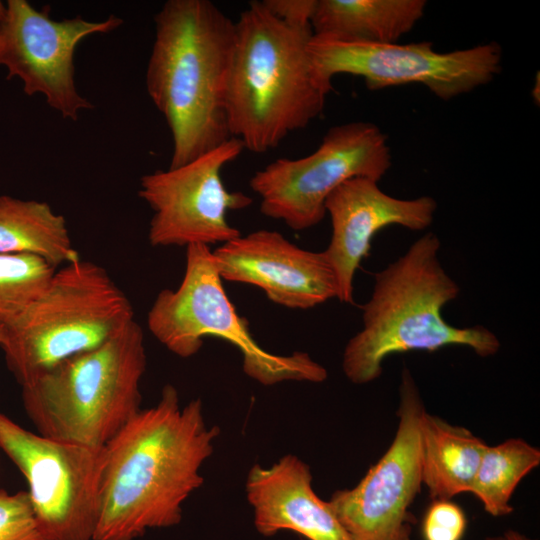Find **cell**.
<instances>
[{
	"label": "cell",
	"instance_id": "4fadbf2b",
	"mask_svg": "<svg viewBox=\"0 0 540 540\" xmlns=\"http://www.w3.org/2000/svg\"><path fill=\"white\" fill-rule=\"evenodd\" d=\"M0 25V66L7 79L18 78L28 96L41 94L63 118L76 121L93 104L75 83L74 55L79 43L93 34L109 33L122 25L115 15L101 21L81 16L55 20L50 7L35 9L25 0H8Z\"/></svg>",
	"mask_w": 540,
	"mask_h": 540
},
{
	"label": "cell",
	"instance_id": "ffe728a7",
	"mask_svg": "<svg viewBox=\"0 0 540 540\" xmlns=\"http://www.w3.org/2000/svg\"><path fill=\"white\" fill-rule=\"evenodd\" d=\"M540 464V450L522 438L486 446L470 493L484 510L501 517L514 511L510 504L520 481Z\"/></svg>",
	"mask_w": 540,
	"mask_h": 540
},
{
	"label": "cell",
	"instance_id": "9a60e30c",
	"mask_svg": "<svg viewBox=\"0 0 540 540\" xmlns=\"http://www.w3.org/2000/svg\"><path fill=\"white\" fill-rule=\"evenodd\" d=\"M436 210L431 196L396 198L368 178H352L337 187L325 202L332 233L324 250L336 277L337 299L353 302L356 270L368 256L377 232L390 225L424 230L433 223Z\"/></svg>",
	"mask_w": 540,
	"mask_h": 540
},
{
	"label": "cell",
	"instance_id": "cb8c5ba5",
	"mask_svg": "<svg viewBox=\"0 0 540 540\" xmlns=\"http://www.w3.org/2000/svg\"><path fill=\"white\" fill-rule=\"evenodd\" d=\"M261 2L272 15L290 26H311L316 0H263Z\"/></svg>",
	"mask_w": 540,
	"mask_h": 540
},
{
	"label": "cell",
	"instance_id": "d6986e66",
	"mask_svg": "<svg viewBox=\"0 0 540 540\" xmlns=\"http://www.w3.org/2000/svg\"><path fill=\"white\" fill-rule=\"evenodd\" d=\"M0 254H30L55 269L80 259L65 218L48 203L0 195Z\"/></svg>",
	"mask_w": 540,
	"mask_h": 540
},
{
	"label": "cell",
	"instance_id": "2e32d148",
	"mask_svg": "<svg viewBox=\"0 0 540 540\" xmlns=\"http://www.w3.org/2000/svg\"><path fill=\"white\" fill-rule=\"evenodd\" d=\"M310 466L287 454L270 467L253 465L246 478V498L256 530L272 537L287 530L305 540H350L328 501L312 486Z\"/></svg>",
	"mask_w": 540,
	"mask_h": 540
},
{
	"label": "cell",
	"instance_id": "9c48e42d",
	"mask_svg": "<svg viewBox=\"0 0 540 540\" xmlns=\"http://www.w3.org/2000/svg\"><path fill=\"white\" fill-rule=\"evenodd\" d=\"M309 52L319 80L330 90L332 78L344 73L362 77L371 91L422 84L444 101L490 83L502 69L496 42L439 52L427 41L381 44L313 34Z\"/></svg>",
	"mask_w": 540,
	"mask_h": 540
},
{
	"label": "cell",
	"instance_id": "44dd1931",
	"mask_svg": "<svg viewBox=\"0 0 540 540\" xmlns=\"http://www.w3.org/2000/svg\"><path fill=\"white\" fill-rule=\"evenodd\" d=\"M56 269L30 254H0V323L5 325L38 297Z\"/></svg>",
	"mask_w": 540,
	"mask_h": 540
},
{
	"label": "cell",
	"instance_id": "f1b7e54d",
	"mask_svg": "<svg viewBox=\"0 0 540 540\" xmlns=\"http://www.w3.org/2000/svg\"><path fill=\"white\" fill-rule=\"evenodd\" d=\"M302 540H305V539L302 538Z\"/></svg>",
	"mask_w": 540,
	"mask_h": 540
},
{
	"label": "cell",
	"instance_id": "52a82bcc",
	"mask_svg": "<svg viewBox=\"0 0 540 540\" xmlns=\"http://www.w3.org/2000/svg\"><path fill=\"white\" fill-rule=\"evenodd\" d=\"M185 272L175 289L160 291L147 315L152 335L181 358L198 353L203 338L214 336L236 346L243 357L244 373L270 386L284 381L321 383L327 370L308 353L282 356L258 345L228 298L209 246L186 247Z\"/></svg>",
	"mask_w": 540,
	"mask_h": 540
},
{
	"label": "cell",
	"instance_id": "277c9868",
	"mask_svg": "<svg viewBox=\"0 0 540 540\" xmlns=\"http://www.w3.org/2000/svg\"><path fill=\"white\" fill-rule=\"evenodd\" d=\"M311 26L293 27L261 1L235 22L226 91L229 132L244 148L263 153L323 111L330 89L319 80L309 52Z\"/></svg>",
	"mask_w": 540,
	"mask_h": 540
},
{
	"label": "cell",
	"instance_id": "d4e9b609",
	"mask_svg": "<svg viewBox=\"0 0 540 540\" xmlns=\"http://www.w3.org/2000/svg\"><path fill=\"white\" fill-rule=\"evenodd\" d=\"M503 537L505 540H534L522 533H519L515 530H507L504 534H503Z\"/></svg>",
	"mask_w": 540,
	"mask_h": 540
},
{
	"label": "cell",
	"instance_id": "484cf974",
	"mask_svg": "<svg viewBox=\"0 0 540 540\" xmlns=\"http://www.w3.org/2000/svg\"><path fill=\"white\" fill-rule=\"evenodd\" d=\"M7 14V3L0 1V25L4 21Z\"/></svg>",
	"mask_w": 540,
	"mask_h": 540
},
{
	"label": "cell",
	"instance_id": "3957f363",
	"mask_svg": "<svg viewBox=\"0 0 540 540\" xmlns=\"http://www.w3.org/2000/svg\"><path fill=\"white\" fill-rule=\"evenodd\" d=\"M438 236L427 232L395 261L374 275L373 290L362 307V329L347 342L342 370L353 384H368L382 374L390 355L434 352L463 346L480 357L498 353L499 338L483 325L456 327L442 315L460 287L439 259Z\"/></svg>",
	"mask_w": 540,
	"mask_h": 540
},
{
	"label": "cell",
	"instance_id": "f546056e",
	"mask_svg": "<svg viewBox=\"0 0 540 540\" xmlns=\"http://www.w3.org/2000/svg\"><path fill=\"white\" fill-rule=\"evenodd\" d=\"M0 490H1V488H0Z\"/></svg>",
	"mask_w": 540,
	"mask_h": 540
},
{
	"label": "cell",
	"instance_id": "ac0fdd59",
	"mask_svg": "<svg viewBox=\"0 0 540 540\" xmlns=\"http://www.w3.org/2000/svg\"><path fill=\"white\" fill-rule=\"evenodd\" d=\"M421 476L432 500L470 492L487 444L465 427L425 411L420 423Z\"/></svg>",
	"mask_w": 540,
	"mask_h": 540
},
{
	"label": "cell",
	"instance_id": "4316f807",
	"mask_svg": "<svg viewBox=\"0 0 540 540\" xmlns=\"http://www.w3.org/2000/svg\"><path fill=\"white\" fill-rule=\"evenodd\" d=\"M484 540H505L503 535L501 536H490V537H486Z\"/></svg>",
	"mask_w": 540,
	"mask_h": 540
},
{
	"label": "cell",
	"instance_id": "30bf717a",
	"mask_svg": "<svg viewBox=\"0 0 540 540\" xmlns=\"http://www.w3.org/2000/svg\"><path fill=\"white\" fill-rule=\"evenodd\" d=\"M0 450L24 475L34 513L50 540H94L105 447L48 438L0 412Z\"/></svg>",
	"mask_w": 540,
	"mask_h": 540
},
{
	"label": "cell",
	"instance_id": "5bb4252c",
	"mask_svg": "<svg viewBox=\"0 0 540 540\" xmlns=\"http://www.w3.org/2000/svg\"><path fill=\"white\" fill-rule=\"evenodd\" d=\"M212 255L222 280L259 287L283 307L307 310L338 295L325 252L303 249L277 231L241 234L216 247Z\"/></svg>",
	"mask_w": 540,
	"mask_h": 540
},
{
	"label": "cell",
	"instance_id": "e0dca14e",
	"mask_svg": "<svg viewBox=\"0 0 540 540\" xmlns=\"http://www.w3.org/2000/svg\"><path fill=\"white\" fill-rule=\"evenodd\" d=\"M425 0H316L313 34L391 44L424 16Z\"/></svg>",
	"mask_w": 540,
	"mask_h": 540
},
{
	"label": "cell",
	"instance_id": "6da1fadb",
	"mask_svg": "<svg viewBox=\"0 0 540 540\" xmlns=\"http://www.w3.org/2000/svg\"><path fill=\"white\" fill-rule=\"evenodd\" d=\"M220 434L208 426L201 399L183 407L167 384L106 444L94 540H135L178 525L183 504L204 482L200 470Z\"/></svg>",
	"mask_w": 540,
	"mask_h": 540
},
{
	"label": "cell",
	"instance_id": "7402d4cb",
	"mask_svg": "<svg viewBox=\"0 0 540 540\" xmlns=\"http://www.w3.org/2000/svg\"><path fill=\"white\" fill-rule=\"evenodd\" d=\"M0 540H50L43 531L27 491L0 490Z\"/></svg>",
	"mask_w": 540,
	"mask_h": 540
},
{
	"label": "cell",
	"instance_id": "5b68a950",
	"mask_svg": "<svg viewBox=\"0 0 540 540\" xmlns=\"http://www.w3.org/2000/svg\"><path fill=\"white\" fill-rule=\"evenodd\" d=\"M146 363L144 333L133 320L98 348L21 386L26 414L40 435L105 447L141 410Z\"/></svg>",
	"mask_w": 540,
	"mask_h": 540
},
{
	"label": "cell",
	"instance_id": "83f0119b",
	"mask_svg": "<svg viewBox=\"0 0 540 540\" xmlns=\"http://www.w3.org/2000/svg\"><path fill=\"white\" fill-rule=\"evenodd\" d=\"M3 335H4V325L0 323V343L3 339Z\"/></svg>",
	"mask_w": 540,
	"mask_h": 540
},
{
	"label": "cell",
	"instance_id": "8fae6325",
	"mask_svg": "<svg viewBox=\"0 0 540 540\" xmlns=\"http://www.w3.org/2000/svg\"><path fill=\"white\" fill-rule=\"evenodd\" d=\"M426 411L409 368L399 384L392 443L359 483L334 492L328 504L350 540H411L410 506L422 486L420 423Z\"/></svg>",
	"mask_w": 540,
	"mask_h": 540
},
{
	"label": "cell",
	"instance_id": "7c38bea8",
	"mask_svg": "<svg viewBox=\"0 0 540 540\" xmlns=\"http://www.w3.org/2000/svg\"><path fill=\"white\" fill-rule=\"evenodd\" d=\"M244 149L241 140L231 137L184 165L142 176L138 194L153 211L148 230L152 246L210 247L241 235L226 213L248 207L252 199L228 191L221 171Z\"/></svg>",
	"mask_w": 540,
	"mask_h": 540
},
{
	"label": "cell",
	"instance_id": "603a6c76",
	"mask_svg": "<svg viewBox=\"0 0 540 540\" xmlns=\"http://www.w3.org/2000/svg\"><path fill=\"white\" fill-rule=\"evenodd\" d=\"M466 526V516L459 505L451 500H432L422 523L423 538L461 540Z\"/></svg>",
	"mask_w": 540,
	"mask_h": 540
},
{
	"label": "cell",
	"instance_id": "ba28073f",
	"mask_svg": "<svg viewBox=\"0 0 540 540\" xmlns=\"http://www.w3.org/2000/svg\"><path fill=\"white\" fill-rule=\"evenodd\" d=\"M391 165L386 134L371 122H349L331 127L313 153L279 158L249 184L263 215L303 231L323 220L326 199L337 187L358 177L379 182Z\"/></svg>",
	"mask_w": 540,
	"mask_h": 540
},
{
	"label": "cell",
	"instance_id": "8992f818",
	"mask_svg": "<svg viewBox=\"0 0 540 540\" xmlns=\"http://www.w3.org/2000/svg\"><path fill=\"white\" fill-rule=\"evenodd\" d=\"M133 320L130 300L108 272L80 258L56 269L38 297L4 325L0 347L23 386L98 348Z\"/></svg>",
	"mask_w": 540,
	"mask_h": 540
},
{
	"label": "cell",
	"instance_id": "7a4b0ae2",
	"mask_svg": "<svg viewBox=\"0 0 540 540\" xmlns=\"http://www.w3.org/2000/svg\"><path fill=\"white\" fill-rule=\"evenodd\" d=\"M154 22L146 89L170 129L174 168L232 137L226 91L235 22L209 0H168Z\"/></svg>",
	"mask_w": 540,
	"mask_h": 540
}]
</instances>
